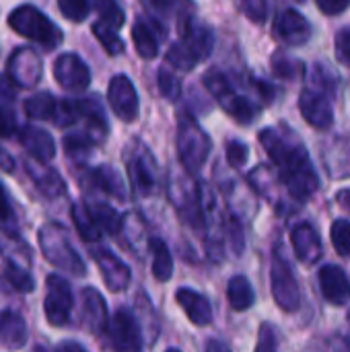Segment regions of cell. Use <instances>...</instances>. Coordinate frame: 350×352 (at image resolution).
<instances>
[{
  "label": "cell",
  "mask_w": 350,
  "mask_h": 352,
  "mask_svg": "<svg viewBox=\"0 0 350 352\" xmlns=\"http://www.w3.org/2000/svg\"><path fill=\"white\" fill-rule=\"evenodd\" d=\"M241 10L248 14V19H252L256 23H264L268 19V4L260 2V0H250L245 4H241Z\"/></svg>",
  "instance_id": "7dc6e473"
},
{
  "label": "cell",
  "mask_w": 350,
  "mask_h": 352,
  "mask_svg": "<svg viewBox=\"0 0 350 352\" xmlns=\"http://www.w3.org/2000/svg\"><path fill=\"white\" fill-rule=\"evenodd\" d=\"M72 223H74L80 239L87 241V243H97L101 239V235H103V231L95 223V219H93V214H91V210H89V206L85 202L72 204Z\"/></svg>",
  "instance_id": "83f0119b"
},
{
  "label": "cell",
  "mask_w": 350,
  "mask_h": 352,
  "mask_svg": "<svg viewBox=\"0 0 350 352\" xmlns=\"http://www.w3.org/2000/svg\"><path fill=\"white\" fill-rule=\"evenodd\" d=\"M56 352H87L80 344H76V342H72V340H66V342H62L60 346H58V351Z\"/></svg>",
  "instance_id": "680465c9"
},
{
  "label": "cell",
  "mask_w": 350,
  "mask_h": 352,
  "mask_svg": "<svg viewBox=\"0 0 350 352\" xmlns=\"http://www.w3.org/2000/svg\"><path fill=\"white\" fill-rule=\"evenodd\" d=\"M270 287H272V297H274L276 305L283 311L293 314V311L299 309V305H301V289L297 285V278L293 274V268L278 254L272 256Z\"/></svg>",
  "instance_id": "52a82bcc"
},
{
  "label": "cell",
  "mask_w": 350,
  "mask_h": 352,
  "mask_svg": "<svg viewBox=\"0 0 350 352\" xmlns=\"http://www.w3.org/2000/svg\"><path fill=\"white\" fill-rule=\"evenodd\" d=\"M336 202H338V206H340L344 212H349L350 214V188H344V190H340V192L336 194Z\"/></svg>",
  "instance_id": "9f6ffc18"
},
{
  "label": "cell",
  "mask_w": 350,
  "mask_h": 352,
  "mask_svg": "<svg viewBox=\"0 0 350 352\" xmlns=\"http://www.w3.org/2000/svg\"><path fill=\"white\" fill-rule=\"evenodd\" d=\"M320 289L328 303L347 305L350 299V283L347 272L338 266H324L320 270Z\"/></svg>",
  "instance_id": "603a6c76"
},
{
  "label": "cell",
  "mask_w": 350,
  "mask_h": 352,
  "mask_svg": "<svg viewBox=\"0 0 350 352\" xmlns=\"http://www.w3.org/2000/svg\"><path fill=\"white\" fill-rule=\"evenodd\" d=\"M299 109L305 118L307 124H311L314 128L318 130H328L332 128L334 124V111H332V105L330 101L318 93V91H311V89H305L299 97Z\"/></svg>",
  "instance_id": "e0dca14e"
},
{
  "label": "cell",
  "mask_w": 350,
  "mask_h": 352,
  "mask_svg": "<svg viewBox=\"0 0 350 352\" xmlns=\"http://www.w3.org/2000/svg\"><path fill=\"white\" fill-rule=\"evenodd\" d=\"M204 352H231V351H229V346H227L225 342H221V340H208Z\"/></svg>",
  "instance_id": "6f0895ef"
},
{
  "label": "cell",
  "mask_w": 350,
  "mask_h": 352,
  "mask_svg": "<svg viewBox=\"0 0 350 352\" xmlns=\"http://www.w3.org/2000/svg\"><path fill=\"white\" fill-rule=\"evenodd\" d=\"M56 107H58V101L54 99L52 93H37V95L29 97L25 101V105H23L27 118H31V120H50V122H54Z\"/></svg>",
  "instance_id": "4dcf8cb0"
},
{
  "label": "cell",
  "mask_w": 350,
  "mask_h": 352,
  "mask_svg": "<svg viewBox=\"0 0 350 352\" xmlns=\"http://www.w3.org/2000/svg\"><path fill=\"white\" fill-rule=\"evenodd\" d=\"M132 41H134V47H136L138 56L144 58V60H153L157 56V52H159L157 37H155L151 25H146L144 21H138L132 27Z\"/></svg>",
  "instance_id": "1f68e13d"
},
{
  "label": "cell",
  "mask_w": 350,
  "mask_h": 352,
  "mask_svg": "<svg viewBox=\"0 0 350 352\" xmlns=\"http://www.w3.org/2000/svg\"><path fill=\"white\" fill-rule=\"evenodd\" d=\"M107 101L122 122H134L138 118V93L126 74H118L111 78L107 89Z\"/></svg>",
  "instance_id": "8fae6325"
},
{
  "label": "cell",
  "mask_w": 350,
  "mask_h": 352,
  "mask_svg": "<svg viewBox=\"0 0 350 352\" xmlns=\"http://www.w3.org/2000/svg\"><path fill=\"white\" fill-rule=\"evenodd\" d=\"M210 155V138L208 134L188 116L182 113L177 118V157L184 169L194 175L198 173Z\"/></svg>",
  "instance_id": "277c9868"
},
{
  "label": "cell",
  "mask_w": 350,
  "mask_h": 352,
  "mask_svg": "<svg viewBox=\"0 0 350 352\" xmlns=\"http://www.w3.org/2000/svg\"><path fill=\"white\" fill-rule=\"evenodd\" d=\"M25 171L31 177V182L35 184V188L45 198H58V196L66 194V184L56 169L29 159V161H25Z\"/></svg>",
  "instance_id": "cb8c5ba5"
},
{
  "label": "cell",
  "mask_w": 350,
  "mask_h": 352,
  "mask_svg": "<svg viewBox=\"0 0 350 352\" xmlns=\"http://www.w3.org/2000/svg\"><path fill=\"white\" fill-rule=\"evenodd\" d=\"M21 146L29 153V157L37 163H50L56 157V142L50 136V132L37 128V126H25L19 132Z\"/></svg>",
  "instance_id": "d6986e66"
},
{
  "label": "cell",
  "mask_w": 350,
  "mask_h": 352,
  "mask_svg": "<svg viewBox=\"0 0 350 352\" xmlns=\"http://www.w3.org/2000/svg\"><path fill=\"white\" fill-rule=\"evenodd\" d=\"M8 280L10 285L19 291V293H33L35 291V283L29 270H17V268H6Z\"/></svg>",
  "instance_id": "f6af8a7d"
},
{
  "label": "cell",
  "mask_w": 350,
  "mask_h": 352,
  "mask_svg": "<svg viewBox=\"0 0 350 352\" xmlns=\"http://www.w3.org/2000/svg\"><path fill=\"white\" fill-rule=\"evenodd\" d=\"M0 258L6 262V268L31 272V262H33L31 250L17 231L0 229Z\"/></svg>",
  "instance_id": "ffe728a7"
},
{
  "label": "cell",
  "mask_w": 350,
  "mask_h": 352,
  "mask_svg": "<svg viewBox=\"0 0 350 352\" xmlns=\"http://www.w3.org/2000/svg\"><path fill=\"white\" fill-rule=\"evenodd\" d=\"M274 35L287 45H303L311 37V23L299 10L287 8L274 21Z\"/></svg>",
  "instance_id": "9a60e30c"
},
{
  "label": "cell",
  "mask_w": 350,
  "mask_h": 352,
  "mask_svg": "<svg viewBox=\"0 0 350 352\" xmlns=\"http://www.w3.org/2000/svg\"><path fill=\"white\" fill-rule=\"evenodd\" d=\"M169 196L173 206L177 208L182 221H186L194 229H202V200H200V188L192 184L190 177L177 175V171H171L169 177Z\"/></svg>",
  "instance_id": "8992f818"
},
{
  "label": "cell",
  "mask_w": 350,
  "mask_h": 352,
  "mask_svg": "<svg viewBox=\"0 0 350 352\" xmlns=\"http://www.w3.org/2000/svg\"><path fill=\"white\" fill-rule=\"evenodd\" d=\"M328 352H350V338L347 336H336L330 340Z\"/></svg>",
  "instance_id": "db71d44e"
},
{
  "label": "cell",
  "mask_w": 350,
  "mask_h": 352,
  "mask_svg": "<svg viewBox=\"0 0 350 352\" xmlns=\"http://www.w3.org/2000/svg\"><path fill=\"white\" fill-rule=\"evenodd\" d=\"M149 245H151V252H153V276L159 283L169 280L171 274H173V260H171V254H169L165 241L159 239V237H153L149 241Z\"/></svg>",
  "instance_id": "f1b7e54d"
},
{
  "label": "cell",
  "mask_w": 350,
  "mask_h": 352,
  "mask_svg": "<svg viewBox=\"0 0 350 352\" xmlns=\"http://www.w3.org/2000/svg\"><path fill=\"white\" fill-rule=\"evenodd\" d=\"M91 140L85 136V134H70L64 138V151H66V157L74 163H83L91 151Z\"/></svg>",
  "instance_id": "e575fe53"
},
{
  "label": "cell",
  "mask_w": 350,
  "mask_h": 352,
  "mask_svg": "<svg viewBox=\"0 0 350 352\" xmlns=\"http://www.w3.org/2000/svg\"><path fill=\"white\" fill-rule=\"evenodd\" d=\"M227 229H229V237H231V243H233L235 252H237V254H241V252H243V231H241L239 221H237L235 217H233V219H229Z\"/></svg>",
  "instance_id": "f907efd6"
},
{
  "label": "cell",
  "mask_w": 350,
  "mask_h": 352,
  "mask_svg": "<svg viewBox=\"0 0 350 352\" xmlns=\"http://www.w3.org/2000/svg\"><path fill=\"white\" fill-rule=\"evenodd\" d=\"M41 72H43L41 58L29 45L17 47L10 54L8 62H6V74H8V78L17 87H23V89H33L39 82Z\"/></svg>",
  "instance_id": "30bf717a"
},
{
  "label": "cell",
  "mask_w": 350,
  "mask_h": 352,
  "mask_svg": "<svg viewBox=\"0 0 350 352\" xmlns=\"http://www.w3.org/2000/svg\"><path fill=\"white\" fill-rule=\"evenodd\" d=\"M336 58L350 66V27H344L338 35H336Z\"/></svg>",
  "instance_id": "681fc988"
},
{
  "label": "cell",
  "mask_w": 350,
  "mask_h": 352,
  "mask_svg": "<svg viewBox=\"0 0 350 352\" xmlns=\"http://www.w3.org/2000/svg\"><path fill=\"white\" fill-rule=\"evenodd\" d=\"M91 256H93V260H95V264L103 276L105 287L111 293H122L128 289L132 272L113 252H109L105 248H95V250H91Z\"/></svg>",
  "instance_id": "7c38bea8"
},
{
  "label": "cell",
  "mask_w": 350,
  "mask_h": 352,
  "mask_svg": "<svg viewBox=\"0 0 350 352\" xmlns=\"http://www.w3.org/2000/svg\"><path fill=\"white\" fill-rule=\"evenodd\" d=\"M128 175L138 196H153L157 192V171L151 155L140 146L128 155Z\"/></svg>",
  "instance_id": "5bb4252c"
},
{
  "label": "cell",
  "mask_w": 350,
  "mask_h": 352,
  "mask_svg": "<svg viewBox=\"0 0 350 352\" xmlns=\"http://www.w3.org/2000/svg\"><path fill=\"white\" fill-rule=\"evenodd\" d=\"M8 25L21 35L45 50H56L62 43V31L56 23H52L39 8L31 4H21L8 14Z\"/></svg>",
  "instance_id": "3957f363"
},
{
  "label": "cell",
  "mask_w": 350,
  "mask_h": 352,
  "mask_svg": "<svg viewBox=\"0 0 350 352\" xmlns=\"http://www.w3.org/2000/svg\"><path fill=\"white\" fill-rule=\"evenodd\" d=\"M72 289L66 278L58 274H50L45 280V299H43V311L45 320L54 328H62L70 322L72 314Z\"/></svg>",
  "instance_id": "ba28073f"
},
{
  "label": "cell",
  "mask_w": 350,
  "mask_h": 352,
  "mask_svg": "<svg viewBox=\"0 0 350 352\" xmlns=\"http://www.w3.org/2000/svg\"><path fill=\"white\" fill-rule=\"evenodd\" d=\"M76 120H80L78 99H62V101H58L56 116H54V124L58 128H68V126L76 124Z\"/></svg>",
  "instance_id": "d590c367"
},
{
  "label": "cell",
  "mask_w": 350,
  "mask_h": 352,
  "mask_svg": "<svg viewBox=\"0 0 350 352\" xmlns=\"http://www.w3.org/2000/svg\"><path fill=\"white\" fill-rule=\"evenodd\" d=\"M165 352H179L177 349H169V351H165Z\"/></svg>",
  "instance_id": "94428289"
},
{
  "label": "cell",
  "mask_w": 350,
  "mask_h": 352,
  "mask_svg": "<svg viewBox=\"0 0 350 352\" xmlns=\"http://www.w3.org/2000/svg\"><path fill=\"white\" fill-rule=\"evenodd\" d=\"M95 223L99 225V229L103 233H109V235H116L122 227V221L118 217V212L109 206V204H103V202H93V204H87Z\"/></svg>",
  "instance_id": "d6a6232c"
},
{
  "label": "cell",
  "mask_w": 350,
  "mask_h": 352,
  "mask_svg": "<svg viewBox=\"0 0 350 352\" xmlns=\"http://www.w3.org/2000/svg\"><path fill=\"white\" fill-rule=\"evenodd\" d=\"M80 305H83V324L89 332L99 334L103 330H107V305L103 301V297L99 295L97 289L87 287L80 293Z\"/></svg>",
  "instance_id": "44dd1931"
},
{
  "label": "cell",
  "mask_w": 350,
  "mask_h": 352,
  "mask_svg": "<svg viewBox=\"0 0 350 352\" xmlns=\"http://www.w3.org/2000/svg\"><path fill=\"white\" fill-rule=\"evenodd\" d=\"M93 33H95L97 41L105 47V52H107L109 56H118V54L124 52V41L120 39V35L116 33V29H111L109 25L97 21V23L93 25Z\"/></svg>",
  "instance_id": "836d02e7"
},
{
  "label": "cell",
  "mask_w": 350,
  "mask_h": 352,
  "mask_svg": "<svg viewBox=\"0 0 350 352\" xmlns=\"http://www.w3.org/2000/svg\"><path fill=\"white\" fill-rule=\"evenodd\" d=\"M58 8L60 12L68 19V21H74V23H80L87 19L89 10H91V4L85 2V0H60L58 2Z\"/></svg>",
  "instance_id": "ab89813d"
},
{
  "label": "cell",
  "mask_w": 350,
  "mask_h": 352,
  "mask_svg": "<svg viewBox=\"0 0 350 352\" xmlns=\"http://www.w3.org/2000/svg\"><path fill=\"white\" fill-rule=\"evenodd\" d=\"M89 182H91L93 188L101 190L103 194L113 196V198H118V200H126V194H128V192H126V186H124L120 173H118L113 167H109V165H99V167H95V169L89 173Z\"/></svg>",
  "instance_id": "4316f807"
},
{
  "label": "cell",
  "mask_w": 350,
  "mask_h": 352,
  "mask_svg": "<svg viewBox=\"0 0 350 352\" xmlns=\"http://www.w3.org/2000/svg\"><path fill=\"white\" fill-rule=\"evenodd\" d=\"M227 297L229 303L235 311H245L254 305V289L245 276H233L227 287Z\"/></svg>",
  "instance_id": "f546056e"
},
{
  "label": "cell",
  "mask_w": 350,
  "mask_h": 352,
  "mask_svg": "<svg viewBox=\"0 0 350 352\" xmlns=\"http://www.w3.org/2000/svg\"><path fill=\"white\" fill-rule=\"evenodd\" d=\"M159 91L165 99L169 101H177L182 95V82L179 78L167 68V64L159 70Z\"/></svg>",
  "instance_id": "74e56055"
},
{
  "label": "cell",
  "mask_w": 350,
  "mask_h": 352,
  "mask_svg": "<svg viewBox=\"0 0 350 352\" xmlns=\"http://www.w3.org/2000/svg\"><path fill=\"white\" fill-rule=\"evenodd\" d=\"M37 241H39L43 258L52 266H56L62 272H68L72 276H85L87 274V266H85L83 258L76 254V250L72 248L70 237L62 225H58V223L41 225L37 231Z\"/></svg>",
  "instance_id": "7a4b0ae2"
},
{
  "label": "cell",
  "mask_w": 350,
  "mask_h": 352,
  "mask_svg": "<svg viewBox=\"0 0 350 352\" xmlns=\"http://www.w3.org/2000/svg\"><path fill=\"white\" fill-rule=\"evenodd\" d=\"M17 128H19V124H17L14 113L8 107H0V136L10 138L17 134Z\"/></svg>",
  "instance_id": "c3c4849f"
},
{
  "label": "cell",
  "mask_w": 350,
  "mask_h": 352,
  "mask_svg": "<svg viewBox=\"0 0 350 352\" xmlns=\"http://www.w3.org/2000/svg\"><path fill=\"white\" fill-rule=\"evenodd\" d=\"M95 8L99 10V14H101V23H105V25H109L111 29H120L122 25H124V10L116 4V2H97L95 4Z\"/></svg>",
  "instance_id": "60d3db41"
},
{
  "label": "cell",
  "mask_w": 350,
  "mask_h": 352,
  "mask_svg": "<svg viewBox=\"0 0 350 352\" xmlns=\"http://www.w3.org/2000/svg\"><path fill=\"white\" fill-rule=\"evenodd\" d=\"M17 214H14V208L10 204V198H8V192L6 188L2 186L0 182V229H6V231H17Z\"/></svg>",
  "instance_id": "b9f144b4"
},
{
  "label": "cell",
  "mask_w": 350,
  "mask_h": 352,
  "mask_svg": "<svg viewBox=\"0 0 350 352\" xmlns=\"http://www.w3.org/2000/svg\"><path fill=\"white\" fill-rule=\"evenodd\" d=\"M227 159L233 167H243L250 159V148L241 140H231L227 144Z\"/></svg>",
  "instance_id": "bcb514c9"
},
{
  "label": "cell",
  "mask_w": 350,
  "mask_h": 352,
  "mask_svg": "<svg viewBox=\"0 0 350 352\" xmlns=\"http://www.w3.org/2000/svg\"><path fill=\"white\" fill-rule=\"evenodd\" d=\"M78 111L80 120H85V136L91 140V144H101L107 138L109 126L99 99L95 95L78 99Z\"/></svg>",
  "instance_id": "ac0fdd59"
},
{
  "label": "cell",
  "mask_w": 350,
  "mask_h": 352,
  "mask_svg": "<svg viewBox=\"0 0 350 352\" xmlns=\"http://www.w3.org/2000/svg\"><path fill=\"white\" fill-rule=\"evenodd\" d=\"M0 169H2L4 173H12V171H14V159H12V155L6 153L2 146H0Z\"/></svg>",
  "instance_id": "11a10c76"
},
{
  "label": "cell",
  "mask_w": 350,
  "mask_h": 352,
  "mask_svg": "<svg viewBox=\"0 0 350 352\" xmlns=\"http://www.w3.org/2000/svg\"><path fill=\"white\" fill-rule=\"evenodd\" d=\"M14 82L8 78V74H0V97L2 99H10L12 101V97H14V87H12Z\"/></svg>",
  "instance_id": "f5cc1de1"
},
{
  "label": "cell",
  "mask_w": 350,
  "mask_h": 352,
  "mask_svg": "<svg viewBox=\"0 0 350 352\" xmlns=\"http://www.w3.org/2000/svg\"><path fill=\"white\" fill-rule=\"evenodd\" d=\"M29 338L27 324L17 311L0 314V346L8 351H21Z\"/></svg>",
  "instance_id": "484cf974"
},
{
  "label": "cell",
  "mask_w": 350,
  "mask_h": 352,
  "mask_svg": "<svg viewBox=\"0 0 350 352\" xmlns=\"http://www.w3.org/2000/svg\"><path fill=\"white\" fill-rule=\"evenodd\" d=\"M204 87L212 93V97L217 99V103L239 124H250L256 118V107L252 105V101L243 95H239L235 91V87L231 85V80L219 72V70H208L204 74Z\"/></svg>",
  "instance_id": "5b68a950"
},
{
  "label": "cell",
  "mask_w": 350,
  "mask_h": 352,
  "mask_svg": "<svg viewBox=\"0 0 350 352\" xmlns=\"http://www.w3.org/2000/svg\"><path fill=\"white\" fill-rule=\"evenodd\" d=\"M254 352H278V336L272 324H262Z\"/></svg>",
  "instance_id": "ee69618b"
},
{
  "label": "cell",
  "mask_w": 350,
  "mask_h": 352,
  "mask_svg": "<svg viewBox=\"0 0 350 352\" xmlns=\"http://www.w3.org/2000/svg\"><path fill=\"white\" fill-rule=\"evenodd\" d=\"M33 352H52V351H50L47 346H41V344H39V346H35V349H33Z\"/></svg>",
  "instance_id": "91938a15"
},
{
  "label": "cell",
  "mask_w": 350,
  "mask_h": 352,
  "mask_svg": "<svg viewBox=\"0 0 350 352\" xmlns=\"http://www.w3.org/2000/svg\"><path fill=\"white\" fill-rule=\"evenodd\" d=\"M291 243L303 264H316L322 258V239L311 223H299L291 233Z\"/></svg>",
  "instance_id": "7402d4cb"
},
{
  "label": "cell",
  "mask_w": 350,
  "mask_h": 352,
  "mask_svg": "<svg viewBox=\"0 0 350 352\" xmlns=\"http://www.w3.org/2000/svg\"><path fill=\"white\" fill-rule=\"evenodd\" d=\"M177 305L186 311L188 320L196 326H208L212 322V307L208 299L192 289H177Z\"/></svg>",
  "instance_id": "d4e9b609"
},
{
  "label": "cell",
  "mask_w": 350,
  "mask_h": 352,
  "mask_svg": "<svg viewBox=\"0 0 350 352\" xmlns=\"http://www.w3.org/2000/svg\"><path fill=\"white\" fill-rule=\"evenodd\" d=\"M332 245L340 256H350V223L349 221H334L330 229Z\"/></svg>",
  "instance_id": "f35d334b"
},
{
  "label": "cell",
  "mask_w": 350,
  "mask_h": 352,
  "mask_svg": "<svg viewBox=\"0 0 350 352\" xmlns=\"http://www.w3.org/2000/svg\"><path fill=\"white\" fill-rule=\"evenodd\" d=\"M258 138L272 163L278 167L289 194L295 200H309L318 190V175L303 144L274 128H264Z\"/></svg>",
  "instance_id": "6da1fadb"
},
{
  "label": "cell",
  "mask_w": 350,
  "mask_h": 352,
  "mask_svg": "<svg viewBox=\"0 0 350 352\" xmlns=\"http://www.w3.org/2000/svg\"><path fill=\"white\" fill-rule=\"evenodd\" d=\"M54 78L66 91H85L91 82L89 66L76 54H62L54 62Z\"/></svg>",
  "instance_id": "4fadbf2b"
},
{
  "label": "cell",
  "mask_w": 350,
  "mask_h": 352,
  "mask_svg": "<svg viewBox=\"0 0 350 352\" xmlns=\"http://www.w3.org/2000/svg\"><path fill=\"white\" fill-rule=\"evenodd\" d=\"M350 6V0H318V8L324 14H340Z\"/></svg>",
  "instance_id": "816d5d0a"
},
{
  "label": "cell",
  "mask_w": 350,
  "mask_h": 352,
  "mask_svg": "<svg viewBox=\"0 0 350 352\" xmlns=\"http://www.w3.org/2000/svg\"><path fill=\"white\" fill-rule=\"evenodd\" d=\"M109 352H140V328L128 309H120L105 330Z\"/></svg>",
  "instance_id": "9c48e42d"
},
{
  "label": "cell",
  "mask_w": 350,
  "mask_h": 352,
  "mask_svg": "<svg viewBox=\"0 0 350 352\" xmlns=\"http://www.w3.org/2000/svg\"><path fill=\"white\" fill-rule=\"evenodd\" d=\"M272 66H274V72L283 78H293V76L301 74V70H303V64L299 60H293L285 54H276L272 60Z\"/></svg>",
  "instance_id": "7bdbcfd3"
},
{
  "label": "cell",
  "mask_w": 350,
  "mask_h": 352,
  "mask_svg": "<svg viewBox=\"0 0 350 352\" xmlns=\"http://www.w3.org/2000/svg\"><path fill=\"white\" fill-rule=\"evenodd\" d=\"M198 60L190 54V50L184 45V43H173L169 50H167V64L169 66H173V68H177V70H184V72H188V70H192L194 68V64H196Z\"/></svg>",
  "instance_id": "8d00e7d4"
},
{
  "label": "cell",
  "mask_w": 350,
  "mask_h": 352,
  "mask_svg": "<svg viewBox=\"0 0 350 352\" xmlns=\"http://www.w3.org/2000/svg\"><path fill=\"white\" fill-rule=\"evenodd\" d=\"M179 31H182V43L190 50V54L196 60H206L210 56L215 47V35L204 23L186 16L184 23L179 25Z\"/></svg>",
  "instance_id": "2e32d148"
}]
</instances>
